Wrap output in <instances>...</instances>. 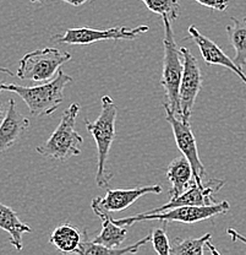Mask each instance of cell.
<instances>
[{"label":"cell","instance_id":"cell-1","mask_svg":"<svg viewBox=\"0 0 246 255\" xmlns=\"http://www.w3.org/2000/svg\"><path fill=\"white\" fill-rule=\"evenodd\" d=\"M73 79L63 70L58 71L57 76L50 81L38 86L26 87L16 84H0L1 91L14 92L20 96L27 105L30 114L33 117L50 116L58 110L64 101V90Z\"/></svg>","mask_w":246,"mask_h":255},{"label":"cell","instance_id":"cell-2","mask_svg":"<svg viewBox=\"0 0 246 255\" xmlns=\"http://www.w3.org/2000/svg\"><path fill=\"white\" fill-rule=\"evenodd\" d=\"M118 116V108L114 101L110 96H103L102 98V110L96 122L91 123L84 121L87 130L93 136L97 145V173H96V184L99 188H107L112 179V173L107 167L109 151L112 143L115 139V122Z\"/></svg>","mask_w":246,"mask_h":255},{"label":"cell","instance_id":"cell-3","mask_svg":"<svg viewBox=\"0 0 246 255\" xmlns=\"http://www.w3.org/2000/svg\"><path fill=\"white\" fill-rule=\"evenodd\" d=\"M162 18L164 25V57L161 85L165 91V105L175 113L176 117L180 118V82L184 70V58L180 48H178L174 39L173 28L170 25L171 21L168 17Z\"/></svg>","mask_w":246,"mask_h":255},{"label":"cell","instance_id":"cell-4","mask_svg":"<svg viewBox=\"0 0 246 255\" xmlns=\"http://www.w3.org/2000/svg\"><path fill=\"white\" fill-rule=\"evenodd\" d=\"M80 113V106L73 103L63 113L60 123L54 130L50 137L43 145L37 146L36 151L39 155L57 161L64 162L74 156H79L81 150L79 146L82 145L83 139L75 130L76 118Z\"/></svg>","mask_w":246,"mask_h":255},{"label":"cell","instance_id":"cell-5","mask_svg":"<svg viewBox=\"0 0 246 255\" xmlns=\"http://www.w3.org/2000/svg\"><path fill=\"white\" fill-rule=\"evenodd\" d=\"M230 204L228 201L212 204V205H185L165 210V211L155 212V214H139L125 219L115 220L119 226H132L141 221H162V222H180V223H196L212 219L214 216L224 215L229 211Z\"/></svg>","mask_w":246,"mask_h":255},{"label":"cell","instance_id":"cell-6","mask_svg":"<svg viewBox=\"0 0 246 255\" xmlns=\"http://www.w3.org/2000/svg\"><path fill=\"white\" fill-rule=\"evenodd\" d=\"M71 60V54L57 48H43L23 55L18 64L16 76L21 80L47 82L54 79L60 66Z\"/></svg>","mask_w":246,"mask_h":255},{"label":"cell","instance_id":"cell-7","mask_svg":"<svg viewBox=\"0 0 246 255\" xmlns=\"http://www.w3.org/2000/svg\"><path fill=\"white\" fill-rule=\"evenodd\" d=\"M150 27L146 25L137 26L130 28L124 26L98 30V28H69L63 34H55L53 41L60 44H69V46H87L94 42L107 41V39H135L139 34L146 33Z\"/></svg>","mask_w":246,"mask_h":255},{"label":"cell","instance_id":"cell-8","mask_svg":"<svg viewBox=\"0 0 246 255\" xmlns=\"http://www.w3.org/2000/svg\"><path fill=\"white\" fill-rule=\"evenodd\" d=\"M164 110H165L166 114V122L170 124L171 130H173L176 146L181 151L182 155L191 163L195 182L198 185H203V177L206 175V169L200 157H198L196 137L192 132L190 122L176 117L175 113L166 105H164Z\"/></svg>","mask_w":246,"mask_h":255},{"label":"cell","instance_id":"cell-9","mask_svg":"<svg viewBox=\"0 0 246 255\" xmlns=\"http://www.w3.org/2000/svg\"><path fill=\"white\" fill-rule=\"evenodd\" d=\"M180 50L184 58V70L180 82V118L190 121L197 95L202 87V74L196 57L187 48L182 47Z\"/></svg>","mask_w":246,"mask_h":255},{"label":"cell","instance_id":"cell-10","mask_svg":"<svg viewBox=\"0 0 246 255\" xmlns=\"http://www.w3.org/2000/svg\"><path fill=\"white\" fill-rule=\"evenodd\" d=\"M224 184H226L224 180L216 179V178L210 179L203 185H198L196 182H192L189 189L185 190L180 195L170 198V200L164 204L163 206L146 211V214H155V212L165 211V210L185 205H212V204L217 203L213 195L218 193L224 187Z\"/></svg>","mask_w":246,"mask_h":255},{"label":"cell","instance_id":"cell-11","mask_svg":"<svg viewBox=\"0 0 246 255\" xmlns=\"http://www.w3.org/2000/svg\"><path fill=\"white\" fill-rule=\"evenodd\" d=\"M190 37H191L192 41L196 43V46L200 48V52L202 54L203 60L206 64H210V65H219L224 66V68L229 69L230 71L238 75L243 82L246 85V75L243 71V68H240L237 63L233 59H230L228 55L222 50V48L217 46L216 43L210 39L208 37L203 36L196 26L191 25L189 28Z\"/></svg>","mask_w":246,"mask_h":255},{"label":"cell","instance_id":"cell-12","mask_svg":"<svg viewBox=\"0 0 246 255\" xmlns=\"http://www.w3.org/2000/svg\"><path fill=\"white\" fill-rule=\"evenodd\" d=\"M30 127V121L17 110L16 102L11 98L6 114L0 123V156L14 146Z\"/></svg>","mask_w":246,"mask_h":255},{"label":"cell","instance_id":"cell-13","mask_svg":"<svg viewBox=\"0 0 246 255\" xmlns=\"http://www.w3.org/2000/svg\"><path fill=\"white\" fill-rule=\"evenodd\" d=\"M162 187L158 184L156 185H145V187L132 188V189H115L108 190L107 194L102 198L97 196L96 200L104 207L107 211L116 212L123 211L131 206L137 199L147 194H161Z\"/></svg>","mask_w":246,"mask_h":255},{"label":"cell","instance_id":"cell-14","mask_svg":"<svg viewBox=\"0 0 246 255\" xmlns=\"http://www.w3.org/2000/svg\"><path fill=\"white\" fill-rule=\"evenodd\" d=\"M91 206L94 214L102 220V231L93 239V242L94 243L103 244L108 248H119L126 239L128 230L124 226L116 225L114 219H112V216H110V212L107 211L104 207L100 205L98 201L96 200V198L92 200Z\"/></svg>","mask_w":246,"mask_h":255},{"label":"cell","instance_id":"cell-15","mask_svg":"<svg viewBox=\"0 0 246 255\" xmlns=\"http://www.w3.org/2000/svg\"><path fill=\"white\" fill-rule=\"evenodd\" d=\"M0 228L9 233L10 243L18 252L22 251L23 248V233L32 232L30 226L21 221L18 215L11 207L4 205L1 203H0Z\"/></svg>","mask_w":246,"mask_h":255},{"label":"cell","instance_id":"cell-16","mask_svg":"<svg viewBox=\"0 0 246 255\" xmlns=\"http://www.w3.org/2000/svg\"><path fill=\"white\" fill-rule=\"evenodd\" d=\"M191 177H194V172H192V167L189 159L184 155L174 158L166 169V179L171 183V188L169 190L170 198L184 193Z\"/></svg>","mask_w":246,"mask_h":255},{"label":"cell","instance_id":"cell-17","mask_svg":"<svg viewBox=\"0 0 246 255\" xmlns=\"http://www.w3.org/2000/svg\"><path fill=\"white\" fill-rule=\"evenodd\" d=\"M151 241V235L146 236L142 239H140L136 243L131 244L129 247H124V248H108V247L103 246V244L94 243L93 241H88L87 239V232L83 231L82 233V241L78 251L75 252L76 254L80 255H124V254H136L139 249L142 246L148 243Z\"/></svg>","mask_w":246,"mask_h":255},{"label":"cell","instance_id":"cell-18","mask_svg":"<svg viewBox=\"0 0 246 255\" xmlns=\"http://www.w3.org/2000/svg\"><path fill=\"white\" fill-rule=\"evenodd\" d=\"M82 235L70 223L59 225L50 235L49 242L63 253H75L80 247Z\"/></svg>","mask_w":246,"mask_h":255},{"label":"cell","instance_id":"cell-19","mask_svg":"<svg viewBox=\"0 0 246 255\" xmlns=\"http://www.w3.org/2000/svg\"><path fill=\"white\" fill-rule=\"evenodd\" d=\"M233 25H228L226 27L227 34L233 48L235 49L234 62L244 68L246 65V17L237 18L230 17Z\"/></svg>","mask_w":246,"mask_h":255},{"label":"cell","instance_id":"cell-20","mask_svg":"<svg viewBox=\"0 0 246 255\" xmlns=\"http://www.w3.org/2000/svg\"><path fill=\"white\" fill-rule=\"evenodd\" d=\"M211 233L202 236L200 238H176L170 248L171 255H202L205 249L208 248L212 254H219V252L211 243Z\"/></svg>","mask_w":246,"mask_h":255},{"label":"cell","instance_id":"cell-21","mask_svg":"<svg viewBox=\"0 0 246 255\" xmlns=\"http://www.w3.org/2000/svg\"><path fill=\"white\" fill-rule=\"evenodd\" d=\"M155 14L168 17L170 21L176 20L180 15V4L178 0H141Z\"/></svg>","mask_w":246,"mask_h":255},{"label":"cell","instance_id":"cell-22","mask_svg":"<svg viewBox=\"0 0 246 255\" xmlns=\"http://www.w3.org/2000/svg\"><path fill=\"white\" fill-rule=\"evenodd\" d=\"M151 242H152L153 249L160 255H169L170 254V244H169L168 236L163 228H156L151 233Z\"/></svg>","mask_w":246,"mask_h":255},{"label":"cell","instance_id":"cell-23","mask_svg":"<svg viewBox=\"0 0 246 255\" xmlns=\"http://www.w3.org/2000/svg\"><path fill=\"white\" fill-rule=\"evenodd\" d=\"M195 1L217 11H224L229 6V0H195Z\"/></svg>","mask_w":246,"mask_h":255},{"label":"cell","instance_id":"cell-24","mask_svg":"<svg viewBox=\"0 0 246 255\" xmlns=\"http://www.w3.org/2000/svg\"><path fill=\"white\" fill-rule=\"evenodd\" d=\"M227 232H228V235L232 237L233 241H240V242H243V243L246 244V238L243 235H240L239 232H237L235 230H233V228H228V230H227Z\"/></svg>","mask_w":246,"mask_h":255},{"label":"cell","instance_id":"cell-25","mask_svg":"<svg viewBox=\"0 0 246 255\" xmlns=\"http://www.w3.org/2000/svg\"><path fill=\"white\" fill-rule=\"evenodd\" d=\"M60 1H65L68 2V4L74 5V6H81V5H83L84 2L89 1V0H60Z\"/></svg>","mask_w":246,"mask_h":255},{"label":"cell","instance_id":"cell-26","mask_svg":"<svg viewBox=\"0 0 246 255\" xmlns=\"http://www.w3.org/2000/svg\"><path fill=\"white\" fill-rule=\"evenodd\" d=\"M6 111H7V108H5V106L0 102V123H1L2 119H4L5 114H6Z\"/></svg>","mask_w":246,"mask_h":255},{"label":"cell","instance_id":"cell-27","mask_svg":"<svg viewBox=\"0 0 246 255\" xmlns=\"http://www.w3.org/2000/svg\"><path fill=\"white\" fill-rule=\"evenodd\" d=\"M46 0H31V2H43Z\"/></svg>","mask_w":246,"mask_h":255},{"label":"cell","instance_id":"cell-28","mask_svg":"<svg viewBox=\"0 0 246 255\" xmlns=\"http://www.w3.org/2000/svg\"><path fill=\"white\" fill-rule=\"evenodd\" d=\"M0 92H1V89H0Z\"/></svg>","mask_w":246,"mask_h":255}]
</instances>
